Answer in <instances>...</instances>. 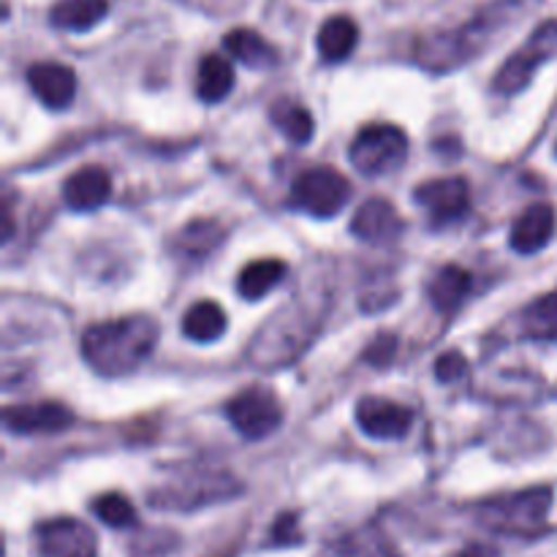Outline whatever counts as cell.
Segmentation results:
<instances>
[{"label": "cell", "mask_w": 557, "mask_h": 557, "mask_svg": "<svg viewBox=\"0 0 557 557\" xmlns=\"http://www.w3.org/2000/svg\"><path fill=\"white\" fill-rule=\"evenodd\" d=\"M158 324L150 315H125V319L96 324L82 335V357L107 379L128 375L156 351Z\"/></svg>", "instance_id": "2"}, {"label": "cell", "mask_w": 557, "mask_h": 557, "mask_svg": "<svg viewBox=\"0 0 557 557\" xmlns=\"http://www.w3.org/2000/svg\"><path fill=\"white\" fill-rule=\"evenodd\" d=\"M549 506H553V490L531 487L482 504L479 520L490 531L509 533V536H539L547 528Z\"/></svg>", "instance_id": "5"}, {"label": "cell", "mask_w": 557, "mask_h": 557, "mask_svg": "<svg viewBox=\"0 0 557 557\" xmlns=\"http://www.w3.org/2000/svg\"><path fill=\"white\" fill-rule=\"evenodd\" d=\"M33 96L49 109L71 107L76 96V74L63 63H36L27 69Z\"/></svg>", "instance_id": "16"}, {"label": "cell", "mask_w": 557, "mask_h": 557, "mask_svg": "<svg viewBox=\"0 0 557 557\" xmlns=\"http://www.w3.org/2000/svg\"><path fill=\"white\" fill-rule=\"evenodd\" d=\"M482 392L495 400L533 403L557 397V337H528L500 348L482 370Z\"/></svg>", "instance_id": "1"}, {"label": "cell", "mask_w": 557, "mask_h": 557, "mask_svg": "<svg viewBox=\"0 0 557 557\" xmlns=\"http://www.w3.org/2000/svg\"><path fill=\"white\" fill-rule=\"evenodd\" d=\"M112 196V177L103 166H82L63 183V201L76 212H92Z\"/></svg>", "instance_id": "17"}, {"label": "cell", "mask_w": 557, "mask_h": 557, "mask_svg": "<svg viewBox=\"0 0 557 557\" xmlns=\"http://www.w3.org/2000/svg\"><path fill=\"white\" fill-rule=\"evenodd\" d=\"M354 169L364 177H384L397 172L408 158V136L406 131L389 123L364 125L351 141L348 150Z\"/></svg>", "instance_id": "6"}, {"label": "cell", "mask_w": 557, "mask_h": 557, "mask_svg": "<svg viewBox=\"0 0 557 557\" xmlns=\"http://www.w3.org/2000/svg\"><path fill=\"white\" fill-rule=\"evenodd\" d=\"M555 234V210L547 201H536L528 207L515 221L509 234V243L517 253H539Z\"/></svg>", "instance_id": "18"}, {"label": "cell", "mask_w": 557, "mask_h": 557, "mask_svg": "<svg viewBox=\"0 0 557 557\" xmlns=\"http://www.w3.org/2000/svg\"><path fill=\"white\" fill-rule=\"evenodd\" d=\"M270 120L275 123V128H281L294 145H308L313 139V114L302 107V103L292 101V98H283L275 101L270 109Z\"/></svg>", "instance_id": "26"}, {"label": "cell", "mask_w": 557, "mask_h": 557, "mask_svg": "<svg viewBox=\"0 0 557 557\" xmlns=\"http://www.w3.org/2000/svg\"><path fill=\"white\" fill-rule=\"evenodd\" d=\"M272 539L277 544H297L299 531H297V517L294 515H281L277 517L275 528H272Z\"/></svg>", "instance_id": "33"}, {"label": "cell", "mask_w": 557, "mask_h": 557, "mask_svg": "<svg viewBox=\"0 0 557 557\" xmlns=\"http://www.w3.org/2000/svg\"><path fill=\"white\" fill-rule=\"evenodd\" d=\"M557 54V20L544 22L542 27L533 30V36L528 38L525 47L517 49L509 60L504 63V69L495 74V90L504 92V96H515V92L525 90L531 85L533 74L539 71V65L547 63L549 58Z\"/></svg>", "instance_id": "8"}, {"label": "cell", "mask_w": 557, "mask_h": 557, "mask_svg": "<svg viewBox=\"0 0 557 557\" xmlns=\"http://www.w3.org/2000/svg\"><path fill=\"white\" fill-rule=\"evenodd\" d=\"M413 199L430 212L433 226H451L471 210V185L462 177L430 180L413 190Z\"/></svg>", "instance_id": "12"}, {"label": "cell", "mask_w": 557, "mask_h": 557, "mask_svg": "<svg viewBox=\"0 0 557 557\" xmlns=\"http://www.w3.org/2000/svg\"><path fill=\"white\" fill-rule=\"evenodd\" d=\"M223 47L234 60H239L248 69H272L277 63V49L250 27H234L232 33H226Z\"/></svg>", "instance_id": "19"}, {"label": "cell", "mask_w": 557, "mask_h": 557, "mask_svg": "<svg viewBox=\"0 0 557 557\" xmlns=\"http://www.w3.org/2000/svg\"><path fill=\"white\" fill-rule=\"evenodd\" d=\"M406 228L400 212L389 205L386 199H370L354 212L351 221V234L362 243L370 245H384L392 239L400 237V232Z\"/></svg>", "instance_id": "15"}, {"label": "cell", "mask_w": 557, "mask_h": 557, "mask_svg": "<svg viewBox=\"0 0 557 557\" xmlns=\"http://www.w3.org/2000/svg\"><path fill=\"white\" fill-rule=\"evenodd\" d=\"M292 207L313 218H335L351 199V185L337 169L315 166L292 183Z\"/></svg>", "instance_id": "7"}, {"label": "cell", "mask_w": 557, "mask_h": 557, "mask_svg": "<svg viewBox=\"0 0 557 557\" xmlns=\"http://www.w3.org/2000/svg\"><path fill=\"white\" fill-rule=\"evenodd\" d=\"M109 0H54L49 11V22L58 30L82 33L96 27L107 16Z\"/></svg>", "instance_id": "22"}, {"label": "cell", "mask_w": 557, "mask_h": 557, "mask_svg": "<svg viewBox=\"0 0 557 557\" xmlns=\"http://www.w3.org/2000/svg\"><path fill=\"white\" fill-rule=\"evenodd\" d=\"M471 286L473 277L466 267L446 264L430 281V299H433L435 310H441V313H455L462 305V299L471 294Z\"/></svg>", "instance_id": "21"}, {"label": "cell", "mask_w": 557, "mask_h": 557, "mask_svg": "<svg viewBox=\"0 0 557 557\" xmlns=\"http://www.w3.org/2000/svg\"><path fill=\"white\" fill-rule=\"evenodd\" d=\"M457 557H500L498 549L490 547V544H468Z\"/></svg>", "instance_id": "34"}, {"label": "cell", "mask_w": 557, "mask_h": 557, "mask_svg": "<svg viewBox=\"0 0 557 557\" xmlns=\"http://www.w3.org/2000/svg\"><path fill=\"white\" fill-rule=\"evenodd\" d=\"M343 557H392V553L384 544V539H379L375 533H364V536L346 539Z\"/></svg>", "instance_id": "30"}, {"label": "cell", "mask_w": 557, "mask_h": 557, "mask_svg": "<svg viewBox=\"0 0 557 557\" xmlns=\"http://www.w3.org/2000/svg\"><path fill=\"white\" fill-rule=\"evenodd\" d=\"M319 321L321 313H313L310 305H302V299H297V305L281 310L267 324V330L259 332L253 348H250V359L264 370H275L277 364L292 362L315 335Z\"/></svg>", "instance_id": "4"}, {"label": "cell", "mask_w": 557, "mask_h": 557, "mask_svg": "<svg viewBox=\"0 0 557 557\" xmlns=\"http://www.w3.org/2000/svg\"><path fill=\"white\" fill-rule=\"evenodd\" d=\"M221 239V226L215 221H196L180 234V248L188 256H207Z\"/></svg>", "instance_id": "29"}, {"label": "cell", "mask_w": 557, "mask_h": 557, "mask_svg": "<svg viewBox=\"0 0 557 557\" xmlns=\"http://www.w3.org/2000/svg\"><path fill=\"white\" fill-rule=\"evenodd\" d=\"M522 330L528 337H557V292L528 305L522 313Z\"/></svg>", "instance_id": "27"}, {"label": "cell", "mask_w": 557, "mask_h": 557, "mask_svg": "<svg viewBox=\"0 0 557 557\" xmlns=\"http://www.w3.org/2000/svg\"><path fill=\"white\" fill-rule=\"evenodd\" d=\"M283 275H286V264L281 259L250 261L237 277L239 297L248 299V302H256V299L267 297L283 281Z\"/></svg>", "instance_id": "25"}, {"label": "cell", "mask_w": 557, "mask_h": 557, "mask_svg": "<svg viewBox=\"0 0 557 557\" xmlns=\"http://www.w3.org/2000/svg\"><path fill=\"white\" fill-rule=\"evenodd\" d=\"M38 557H98V539L74 517H54L36 528Z\"/></svg>", "instance_id": "11"}, {"label": "cell", "mask_w": 557, "mask_h": 557, "mask_svg": "<svg viewBox=\"0 0 557 557\" xmlns=\"http://www.w3.org/2000/svg\"><path fill=\"white\" fill-rule=\"evenodd\" d=\"M357 424L370 438H406L413 424V411L386 397H362L357 403Z\"/></svg>", "instance_id": "13"}, {"label": "cell", "mask_w": 557, "mask_h": 557, "mask_svg": "<svg viewBox=\"0 0 557 557\" xmlns=\"http://www.w3.org/2000/svg\"><path fill=\"white\" fill-rule=\"evenodd\" d=\"M243 484L234 482L228 473H196L185 482H172L169 487L150 495V506L158 509H199V506L228 500L237 495Z\"/></svg>", "instance_id": "10"}, {"label": "cell", "mask_w": 557, "mask_h": 557, "mask_svg": "<svg viewBox=\"0 0 557 557\" xmlns=\"http://www.w3.org/2000/svg\"><path fill=\"white\" fill-rule=\"evenodd\" d=\"M520 9V0H498L495 5L484 9L473 16L468 25L457 27L451 33H435V36L419 38L417 60L430 71H449L468 63L476 52H482L484 44L495 36L504 25H509L511 16Z\"/></svg>", "instance_id": "3"}, {"label": "cell", "mask_w": 557, "mask_h": 557, "mask_svg": "<svg viewBox=\"0 0 557 557\" xmlns=\"http://www.w3.org/2000/svg\"><path fill=\"white\" fill-rule=\"evenodd\" d=\"M71 424L74 413L60 403H25L3 411V428L14 435H54Z\"/></svg>", "instance_id": "14"}, {"label": "cell", "mask_w": 557, "mask_h": 557, "mask_svg": "<svg viewBox=\"0 0 557 557\" xmlns=\"http://www.w3.org/2000/svg\"><path fill=\"white\" fill-rule=\"evenodd\" d=\"M468 373V359L460 351H446L435 359V379L441 384H451V381L462 379Z\"/></svg>", "instance_id": "31"}, {"label": "cell", "mask_w": 557, "mask_h": 557, "mask_svg": "<svg viewBox=\"0 0 557 557\" xmlns=\"http://www.w3.org/2000/svg\"><path fill=\"white\" fill-rule=\"evenodd\" d=\"M92 515L98 517V520L103 522V525L109 528H117V531H123V528H131L136 522V509L134 504H131L125 495L120 493H103L98 495L96 500H92Z\"/></svg>", "instance_id": "28"}, {"label": "cell", "mask_w": 557, "mask_h": 557, "mask_svg": "<svg viewBox=\"0 0 557 557\" xmlns=\"http://www.w3.org/2000/svg\"><path fill=\"white\" fill-rule=\"evenodd\" d=\"M395 351H397V337L395 335H379L373 343H370L364 359H368L370 364H375V368H384V364L392 362Z\"/></svg>", "instance_id": "32"}, {"label": "cell", "mask_w": 557, "mask_h": 557, "mask_svg": "<svg viewBox=\"0 0 557 557\" xmlns=\"http://www.w3.org/2000/svg\"><path fill=\"white\" fill-rule=\"evenodd\" d=\"M359 41V27L351 16H330V20L321 25L319 36H315V47L319 54L326 63H343L346 58H351V52L357 49Z\"/></svg>", "instance_id": "20"}, {"label": "cell", "mask_w": 557, "mask_h": 557, "mask_svg": "<svg viewBox=\"0 0 557 557\" xmlns=\"http://www.w3.org/2000/svg\"><path fill=\"white\" fill-rule=\"evenodd\" d=\"M234 90V69L221 54H205L196 71V96L205 103H221Z\"/></svg>", "instance_id": "23"}, {"label": "cell", "mask_w": 557, "mask_h": 557, "mask_svg": "<svg viewBox=\"0 0 557 557\" xmlns=\"http://www.w3.org/2000/svg\"><path fill=\"white\" fill-rule=\"evenodd\" d=\"M226 417L243 438L261 441L281 428L283 406L272 389H267V386H250V389L239 392L237 397L228 400Z\"/></svg>", "instance_id": "9"}, {"label": "cell", "mask_w": 557, "mask_h": 557, "mask_svg": "<svg viewBox=\"0 0 557 557\" xmlns=\"http://www.w3.org/2000/svg\"><path fill=\"white\" fill-rule=\"evenodd\" d=\"M226 332V310L212 299H201L185 313L183 335L194 343H212Z\"/></svg>", "instance_id": "24"}]
</instances>
